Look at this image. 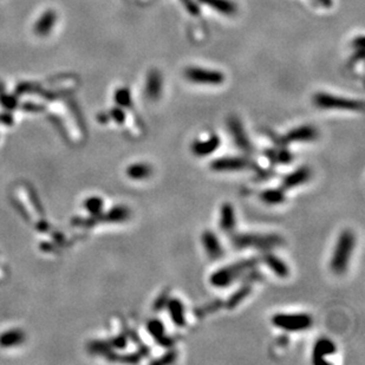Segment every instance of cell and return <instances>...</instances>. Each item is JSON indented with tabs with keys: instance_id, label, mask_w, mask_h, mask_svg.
Returning <instances> with one entry per match:
<instances>
[{
	"instance_id": "6da1fadb",
	"label": "cell",
	"mask_w": 365,
	"mask_h": 365,
	"mask_svg": "<svg viewBox=\"0 0 365 365\" xmlns=\"http://www.w3.org/2000/svg\"><path fill=\"white\" fill-rule=\"evenodd\" d=\"M259 258H247L238 262L220 267L210 276V284L215 288H226L232 284L242 279L247 273L258 267Z\"/></svg>"
},
{
	"instance_id": "7a4b0ae2",
	"label": "cell",
	"mask_w": 365,
	"mask_h": 365,
	"mask_svg": "<svg viewBox=\"0 0 365 365\" xmlns=\"http://www.w3.org/2000/svg\"><path fill=\"white\" fill-rule=\"evenodd\" d=\"M354 246H356V236L354 232L351 230H344L336 241L330 259V268L334 274L342 276L348 271Z\"/></svg>"
},
{
	"instance_id": "3957f363",
	"label": "cell",
	"mask_w": 365,
	"mask_h": 365,
	"mask_svg": "<svg viewBox=\"0 0 365 365\" xmlns=\"http://www.w3.org/2000/svg\"><path fill=\"white\" fill-rule=\"evenodd\" d=\"M232 246L236 250H271L282 246L284 240L278 234H256V233H240L233 234L230 238Z\"/></svg>"
},
{
	"instance_id": "277c9868",
	"label": "cell",
	"mask_w": 365,
	"mask_h": 365,
	"mask_svg": "<svg viewBox=\"0 0 365 365\" xmlns=\"http://www.w3.org/2000/svg\"><path fill=\"white\" fill-rule=\"evenodd\" d=\"M272 324L279 330L286 332H302L314 325V318L305 312H279L271 319Z\"/></svg>"
},
{
	"instance_id": "5b68a950",
	"label": "cell",
	"mask_w": 365,
	"mask_h": 365,
	"mask_svg": "<svg viewBox=\"0 0 365 365\" xmlns=\"http://www.w3.org/2000/svg\"><path fill=\"white\" fill-rule=\"evenodd\" d=\"M314 103L320 109H340L348 110V112H362L363 104L360 100L344 98V97L334 96L331 94L319 92L314 97Z\"/></svg>"
},
{
	"instance_id": "8992f818",
	"label": "cell",
	"mask_w": 365,
	"mask_h": 365,
	"mask_svg": "<svg viewBox=\"0 0 365 365\" xmlns=\"http://www.w3.org/2000/svg\"><path fill=\"white\" fill-rule=\"evenodd\" d=\"M210 168L216 172H234L253 168V164L244 156H224L213 160Z\"/></svg>"
},
{
	"instance_id": "52a82bcc",
	"label": "cell",
	"mask_w": 365,
	"mask_h": 365,
	"mask_svg": "<svg viewBox=\"0 0 365 365\" xmlns=\"http://www.w3.org/2000/svg\"><path fill=\"white\" fill-rule=\"evenodd\" d=\"M228 130H230V136H232L233 141L238 148L241 152H245V154H252L254 152L253 144L250 143L248 136H247L240 120L236 118V117L230 118V120H228Z\"/></svg>"
},
{
	"instance_id": "ba28073f",
	"label": "cell",
	"mask_w": 365,
	"mask_h": 365,
	"mask_svg": "<svg viewBox=\"0 0 365 365\" xmlns=\"http://www.w3.org/2000/svg\"><path fill=\"white\" fill-rule=\"evenodd\" d=\"M319 132L314 126H300L298 128H294L286 134L282 138L280 143L282 144H288V143H308L314 142L318 138Z\"/></svg>"
},
{
	"instance_id": "9c48e42d",
	"label": "cell",
	"mask_w": 365,
	"mask_h": 365,
	"mask_svg": "<svg viewBox=\"0 0 365 365\" xmlns=\"http://www.w3.org/2000/svg\"><path fill=\"white\" fill-rule=\"evenodd\" d=\"M201 245L204 247V252L208 256V258L212 260H218L222 258L224 254V250L222 245H221V241L219 236H216V233L213 232L210 230H204L201 234Z\"/></svg>"
},
{
	"instance_id": "30bf717a",
	"label": "cell",
	"mask_w": 365,
	"mask_h": 365,
	"mask_svg": "<svg viewBox=\"0 0 365 365\" xmlns=\"http://www.w3.org/2000/svg\"><path fill=\"white\" fill-rule=\"evenodd\" d=\"M188 80L198 84H207V86H218L224 82V77L218 71H210L200 69V68H190L186 72Z\"/></svg>"
},
{
	"instance_id": "8fae6325",
	"label": "cell",
	"mask_w": 365,
	"mask_h": 365,
	"mask_svg": "<svg viewBox=\"0 0 365 365\" xmlns=\"http://www.w3.org/2000/svg\"><path fill=\"white\" fill-rule=\"evenodd\" d=\"M221 140L216 134H213L206 140H195L190 146L192 154L196 158H207L219 149Z\"/></svg>"
},
{
	"instance_id": "7c38bea8",
	"label": "cell",
	"mask_w": 365,
	"mask_h": 365,
	"mask_svg": "<svg viewBox=\"0 0 365 365\" xmlns=\"http://www.w3.org/2000/svg\"><path fill=\"white\" fill-rule=\"evenodd\" d=\"M337 352V345L334 342L328 337L319 338L314 343V351H312V362L314 364H326L325 358L330 357Z\"/></svg>"
},
{
	"instance_id": "4fadbf2b",
	"label": "cell",
	"mask_w": 365,
	"mask_h": 365,
	"mask_svg": "<svg viewBox=\"0 0 365 365\" xmlns=\"http://www.w3.org/2000/svg\"><path fill=\"white\" fill-rule=\"evenodd\" d=\"M311 176H312L311 168L308 167V166H302V167L294 169V170L288 172V175L284 176L282 187L285 189V190L300 187V186L305 184L306 182H308Z\"/></svg>"
},
{
	"instance_id": "5bb4252c",
	"label": "cell",
	"mask_w": 365,
	"mask_h": 365,
	"mask_svg": "<svg viewBox=\"0 0 365 365\" xmlns=\"http://www.w3.org/2000/svg\"><path fill=\"white\" fill-rule=\"evenodd\" d=\"M146 331L152 336L161 346L170 348L174 345V340L166 334V328L164 322L158 318H152L146 322Z\"/></svg>"
},
{
	"instance_id": "9a60e30c",
	"label": "cell",
	"mask_w": 365,
	"mask_h": 365,
	"mask_svg": "<svg viewBox=\"0 0 365 365\" xmlns=\"http://www.w3.org/2000/svg\"><path fill=\"white\" fill-rule=\"evenodd\" d=\"M219 227L224 233H233L236 227V208L230 202L221 204L219 212Z\"/></svg>"
},
{
	"instance_id": "2e32d148",
	"label": "cell",
	"mask_w": 365,
	"mask_h": 365,
	"mask_svg": "<svg viewBox=\"0 0 365 365\" xmlns=\"http://www.w3.org/2000/svg\"><path fill=\"white\" fill-rule=\"evenodd\" d=\"M262 262L265 264V265L268 267L276 276H279V278H288L290 276V267L288 266V264L284 262L280 256H276V254L272 253L271 250H266V252L264 253Z\"/></svg>"
},
{
	"instance_id": "e0dca14e",
	"label": "cell",
	"mask_w": 365,
	"mask_h": 365,
	"mask_svg": "<svg viewBox=\"0 0 365 365\" xmlns=\"http://www.w3.org/2000/svg\"><path fill=\"white\" fill-rule=\"evenodd\" d=\"M169 317L172 322L178 328H184L187 324V318H186V308L184 304L178 298H169V300L166 305Z\"/></svg>"
},
{
	"instance_id": "ac0fdd59",
	"label": "cell",
	"mask_w": 365,
	"mask_h": 365,
	"mask_svg": "<svg viewBox=\"0 0 365 365\" xmlns=\"http://www.w3.org/2000/svg\"><path fill=\"white\" fill-rule=\"evenodd\" d=\"M259 198L267 206H278L286 201V190L282 187L267 188L259 194Z\"/></svg>"
},
{
	"instance_id": "d6986e66",
	"label": "cell",
	"mask_w": 365,
	"mask_h": 365,
	"mask_svg": "<svg viewBox=\"0 0 365 365\" xmlns=\"http://www.w3.org/2000/svg\"><path fill=\"white\" fill-rule=\"evenodd\" d=\"M252 288H253L252 284L248 282H244L242 285H241L236 292H233L232 294L230 296V298L224 302V305L226 306L228 310L236 308V306H239L241 302L245 300L247 296L250 294Z\"/></svg>"
},
{
	"instance_id": "ffe728a7",
	"label": "cell",
	"mask_w": 365,
	"mask_h": 365,
	"mask_svg": "<svg viewBox=\"0 0 365 365\" xmlns=\"http://www.w3.org/2000/svg\"><path fill=\"white\" fill-rule=\"evenodd\" d=\"M126 175L129 178L135 181L146 180L152 175V167L144 162H136L126 168Z\"/></svg>"
},
{
	"instance_id": "44dd1931",
	"label": "cell",
	"mask_w": 365,
	"mask_h": 365,
	"mask_svg": "<svg viewBox=\"0 0 365 365\" xmlns=\"http://www.w3.org/2000/svg\"><path fill=\"white\" fill-rule=\"evenodd\" d=\"M265 155L273 164H288L293 161V154L284 146L282 148H268L265 152Z\"/></svg>"
},
{
	"instance_id": "7402d4cb",
	"label": "cell",
	"mask_w": 365,
	"mask_h": 365,
	"mask_svg": "<svg viewBox=\"0 0 365 365\" xmlns=\"http://www.w3.org/2000/svg\"><path fill=\"white\" fill-rule=\"evenodd\" d=\"M162 92V80L158 74H152L148 78V83H146V94L152 100L158 98L160 94Z\"/></svg>"
},
{
	"instance_id": "603a6c76",
	"label": "cell",
	"mask_w": 365,
	"mask_h": 365,
	"mask_svg": "<svg viewBox=\"0 0 365 365\" xmlns=\"http://www.w3.org/2000/svg\"><path fill=\"white\" fill-rule=\"evenodd\" d=\"M130 216V210L124 206H118L112 208L106 215V219L112 222H122V221L128 220Z\"/></svg>"
},
{
	"instance_id": "cb8c5ba5",
	"label": "cell",
	"mask_w": 365,
	"mask_h": 365,
	"mask_svg": "<svg viewBox=\"0 0 365 365\" xmlns=\"http://www.w3.org/2000/svg\"><path fill=\"white\" fill-rule=\"evenodd\" d=\"M222 306H224V302H220V300L212 302L208 305L204 306V308H200L194 310V314H196L198 317L202 318V317H204V316H206L208 314H213V312L218 311V310L222 308Z\"/></svg>"
},
{
	"instance_id": "d4e9b609",
	"label": "cell",
	"mask_w": 365,
	"mask_h": 365,
	"mask_svg": "<svg viewBox=\"0 0 365 365\" xmlns=\"http://www.w3.org/2000/svg\"><path fill=\"white\" fill-rule=\"evenodd\" d=\"M169 291H164L162 292L161 294H160L158 298L155 299L154 302V305H152V310H154L155 312H160L162 311V310L166 308V305H167V302L169 300Z\"/></svg>"
},
{
	"instance_id": "484cf974",
	"label": "cell",
	"mask_w": 365,
	"mask_h": 365,
	"mask_svg": "<svg viewBox=\"0 0 365 365\" xmlns=\"http://www.w3.org/2000/svg\"><path fill=\"white\" fill-rule=\"evenodd\" d=\"M178 358V352L174 350H168L164 354H162L158 360H152V364H172Z\"/></svg>"
},
{
	"instance_id": "4316f807",
	"label": "cell",
	"mask_w": 365,
	"mask_h": 365,
	"mask_svg": "<svg viewBox=\"0 0 365 365\" xmlns=\"http://www.w3.org/2000/svg\"><path fill=\"white\" fill-rule=\"evenodd\" d=\"M208 4L213 5V8L220 10L221 12H230L232 11V5L227 0H206Z\"/></svg>"
},
{
	"instance_id": "83f0119b",
	"label": "cell",
	"mask_w": 365,
	"mask_h": 365,
	"mask_svg": "<svg viewBox=\"0 0 365 365\" xmlns=\"http://www.w3.org/2000/svg\"><path fill=\"white\" fill-rule=\"evenodd\" d=\"M117 102H118L120 106H129L132 104V98H130V94L126 90H120L118 94H117Z\"/></svg>"
}]
</instances>
